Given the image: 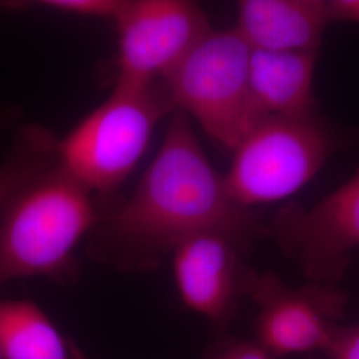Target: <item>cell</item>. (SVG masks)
<instances>
[{
  "label": "cell",
  "mask_w": 359,
  "mask_h": 359,
  "mask_svg": "<svg viewBox=\"0 0 359 359\" xmlns=\"http://www.w3.org/2000/svg\"><path fill=\"white\" fill-rule=\"evenodd\" d=\"M57 137L40 126H25L0 163V210L27 180L56 160Z\"/></svg>",
  "instance_id": "4fadbf2b"
},
{
  "label": "cell",
  "mask_w": 359,
  "mask_h": 359,
  "mask_svg": "<svg viewBox=\"0 0 359 359\" xmlns=\"http://www.w3.org/2000/svg\"><path fill=\"white\" fill-rule=\"evenodd\" d=\"M167 132L135 191L102 213L90 253L126 271L154 269L185 238L218 231L248 244L264 228L255 209L238 205L209 161L191 120L169 116Z\"/></svg>",
  "instance_id": "6da1fadb"
},
{
  "label": "cell",
  "mask_w": 359,
  "mask_h": 359,
  "mask_svg": "<svg viewBox=\"0 0 359 359\" xmlns=\"http://www.w3.org/2000/svg\"><path fill=\"white\" fill-rule=\"evenodd\" d=\"M270 231L311 283L334 285L359 249V169L316 205L281 210Z\"/></svg>",
  "instance_id": "ba28073f"
},
{
  "label": "cell",
  "mask_w": 359,
  "mask_h": 359,
  "mask_svg": "<svg viewBox=\"0 0 359 359\" xmlns=\"http://www.w3.org/2000/svg\"><path fill=\"white\" fill-rule=\"evenodd\" d=\"M165 81L115 90L56 142V160L95 196L116 191L142 160L158 123L175 112Z\"/></svg>",
  "instance_id": "3957f363"
},
{
  "label": "cell",
  "mask_w": 359,
  "mask_h": 359,
  "mask_svg": "<svg viewBox=\"0 0 359 359\" xmlns=\"http://www.w3.org/2000/svg\"><path fill=\"white\" fill-rule=\"evenodd\" d=\"M0 359H1V355H0Z\"/></svg>",
  "instance_id": "d6986e66"
},
{
  "label": "cell",
  "mask_w": 359,
  "mask_h": 359,
  "mask_svg": "<svg viewBox=\"0 0 359 359\" xmlns=\"http://www.w3.org/2000/svg\"><path fill=\"white\" fill-rule=\"evenodd\" d=\"M327 26L325 0H243L234 29L253 51L318 53Z\"/></svg>",
  "instance_id": "30bf717a"
},
{
  "label": "cell",
  "mask_w": 359,
  "mask_h": 359,
  "mask_svg": "<svg viewBox=\"0 0 359 359\" xmlns=\"http://www.w3.org/2000/svg\"><path fill=\"white\" fill-rule=\"evenodd\" d=\"M317 52L253 51L250 90L261 117L313 115Z\"/></svg>",
  "instance_id": "8fae6325"
},
{
  "label": "cell",
  "mask_w": 359,
  "mask_h": 359,
  "mask_svg": "<svg viewBox=\"0 0 359 359\" xmlns=\"http://www.w3.org/2000/svg\"><path fill=\"white\" fill-rule=\"evenodd\" d=\"M215 359H278L255 339H233L218 350Z\"/></svg>",
  "instance_id": "2e32d148"
},
{
  "label": "cell",
  "mask_w": 359,
  "mask_h": 359,
  "mask_svg": "<svg viewBox=\"0 0 359 359\" xmlns=\"http://www.w3.org/2000/svg\"><path fill=\"white\" fill-rule=\"evenodd\" d=\"M240 240L218 231H204L181 241L170 253L172 271L182 304L218 326L234 317L250 294L256 271L243 259Z\"/></svg>",
  "instance_id": "9c48e42d"
},
{
  "label": "cell",
  "mask_w": 359,
  "mask_h": 359,
  "mask_svg": "<svg viewBox=\"0 0 359 359\" xmlns=\"http://www.w3.org/2000/svg\"><path fill=\"white\" fill-rule=\"evenodd\" d=\"M329 23L359 26V0H325Z\"/></svg>",
  "instance_id": "e0dca14e"
},
{
  "label": "cell",
  "mask_w": 359,
  "mask_h": 359,
  "mask_svg": "<svg viewBox=\"0 0 359 359\" xmlns=\"http://www.w3.org/2000/svg\"><path fill=\"white\" fill-rule=\"evenodd\" d=\"M117 28L116 84L165 81L212 29L203 8L188 0H123Z\"/></svg>",
  "instance_id": "8992f818"
},
{
  "label": "cell",
  "mask_w": 359,
  "mask_h": 359,
  "mask_svg": "<svg viewBox=\"0 0 359 359\" xmlns=\"http://www.w3.org/2000/svg\"><path fill=\"white\" fill-rule=\"evenodd\" d=\"M327 354L332 359H359V322L341 325Z\"/></svg>",
  "instance_id": "9a60e30c"
},
{
  "label": "cell",
  "mask_w": 359,
  "mask_h": 359,
  "mask_svg": "<svg viewBox=\"0 0 359 359\" xmlns=\"http://www.w3.org/2000/svg\"><path fill=\"white\" fill-rule=\"evenodd\" d=\"M1 359H80L51 317L28 299H0Z\"/></svg>",
  "instance_id": "7c38bea8"
},
{
  "label": "cell",
  "mask_w": 359,
  "mask_h": 359,
  "mask_svg": "<svg viewBox=\"0 0 359 359\" xmlns=\"http://www.w3.org/2000/svg\"><path fill=\"white\" fill-rule=\"evenodd\" d=\"M249 297L258 306L255 341L277 358L327 353L346 306V295L333 285L292 287L274 273H256Z\"/></svg>",
  "instance_id": "52a82bcc"
},
{
  "label": "cell",
  "mask_w": 359,
  "mask_h": 359,
  "mask_svg": "<svg viewBox=\"0 0 359 359\" xmlns=\"http://www.w3.org/2000/svg\"><path fill=\"white\" fill-rule=\"evenodd\" d=\"M123 0H44L35 3L36 7L83 18L115 19Z\"/></svg>",
  "instance_id": "5bb4252c"
},
{
  "label": "cell",
  "mask_w": 359,
  "mask_h": 359,
  "mask_svg": "<svg viewBox=\"0 0 359 359\" xmlns=\"http://www.w3.org/2000/svg\"><path fill=\"white\" fill-rule=\"evenodd\" d=\"M8 121V112H1L0 114V126H6V123Z\"/></svg>",
  "instance_id": "ac0fdd59"
},
{
  "label": "cell",
  "mask_w": 359,
  "mask_h": 359,
  "mask_svg": "<svg viewBox=\"0 0 359 359\" xmlns=\"http://www.w3.org/2000/svg\"><path fill=\"white\" fill-rule=\"evenodd\" d=\"M335 145L314 115L262 117L233 149L228 192L248 209L285 200L320 172Z\"/></svg>",
  "instance_id": "5b68a950"
},
{
  "label": "cell",
  "mask_w": 359,
  "mask_h": 359,
  "mask_svg": "<svg viewBox=\"0 0 359 359\" xmlns=\"http://www.w3.org/2000/svg\"><path fill=\"white\" fill-rule=\"evenodd\" d=\"M250 56L234 27L212 28L165 80L175 109L231 151L262 118L250 90Z\"/></svg>",
  "instance_id": "277c9868"
},
{
  "label": "cell",
  "mask_w": 359,
  "mask_h": 359,
  "mask_svg": "<svg viewBox=\"0 0 359 359\" xmlns=\"http://www.w3.org/2000/svg\"><path fill=\"white\" fill-rule=\"evenodd\" d=\"M100 216L95 194L57 160L39 170L0 210V287L29 277L68 280Z\"/></svg>",
  "instance_id": "7a4b0ae2"
}]
</instances>
